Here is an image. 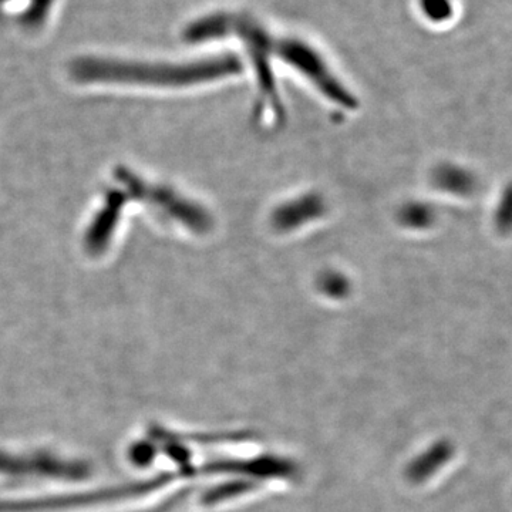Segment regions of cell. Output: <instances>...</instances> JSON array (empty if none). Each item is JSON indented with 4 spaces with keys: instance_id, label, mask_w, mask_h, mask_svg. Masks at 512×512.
Segmentation results:
<instances>
[{
    "instance_id": "1",
    "label": "cell",
    "mask_w": 512,
    "mask_h": 512,
    "mask_svg": "<svg viewBox=\"0 0 512 512\" xmlns=\"http://www.w3.org/2000/svg\"><path fill=\"white\" fill-rule=\"evenodd\" d=\"M225 33H237V36L247 42L251 52L261 53L264 56H278L282 62L291 64L303 76L308 77L329 100L335 101L339 106L346 109H355L357 106L355 97L342 83L338 82L318 53L298 40L269 36V33L255 23L232 18V16H214L197 23L188 30L187 36L191 40H204L222 36Z\"/></svg>"
},
{
    "instance_id": "2",
    "label": "cell",
    "mask_w": 512,
    "mask_h": 512,
    "mask_svg": "<svg viewBox=\"0 0 512 512\" xmlns=\"http://www.w3.org/2000/svg\"><path fill=\"white\" fill-rule=\"evenodd\" d=\"M241 63L234 56L188 64L124 62L109 59H79L73 63L74 79L83 84L117 86L183 87L210 82L235 74Z\"/></svg>"
},
{
    "instance_id": "3",
    "label": "cell",
    "mask_w": 512,
    "mask_h": 512,
    "mask_svg": "<svg viewBox=\"0 0 512 512\" xmlns=\"http://www.w3.org/2000/svg\"><path fill=\"white\" fill-rule=\"evenodd\" d=\"M197 474L227 478H248L264 484L265 481H292L299 477V467L288 457L259 454L254 457H225L197 466Z\"/></svg>"
},
{
    "instance_id": "4",
    "label": "cell",
    "mask_w": 512,
    "mask_h": 512,
    "mask_svg": "<svg viewBox=\"0 0 512 512\" xmlns=\"http://www.w3.org/2000/svg\"><path fill=\"white\" fill-rule=\"evenodd\" d=\"M453 454V448L446 441L427 448L413 458L404 470V477L412 484H423L446 466Z\"/></svg>"
},
{
    "instance_id": "5",
    "label": "cell",
    "mask_w": 512,
    "mask_h": 512,
    "mask_svg": "<svg viewBox=\"0 0 512 512\" xmlns=\"http://www.w3.org/2000/svg\"><path fill=\"white\" fill-rule=\"evenodd\" d=\"M261 485L258 481L248 480V478H227V480L208 488L202 494L201 503L205 507L229 503V501L254 493Z\"/></svg>"
},
{
    "instance_id": "6",
    "label": "cell",
    "mask_w": 512,
    "mask_h": 512,
    "mask_svg": "<svg viewBox=\"0 0 512 512\" xmlns=\"http://www.w3.org/2000/svg\"><path fill=\"white\" fill-rule=\"evenodd\" d=\"M440 184L450 190L466 191L471 181L463 171L446 170L440 174Z\"/></svg>"
}]
</instances>
